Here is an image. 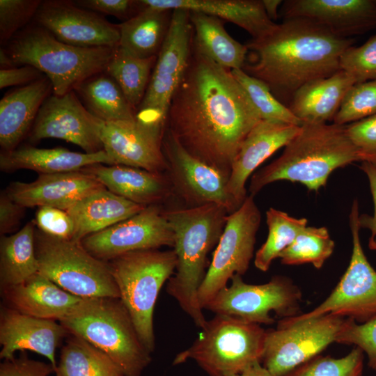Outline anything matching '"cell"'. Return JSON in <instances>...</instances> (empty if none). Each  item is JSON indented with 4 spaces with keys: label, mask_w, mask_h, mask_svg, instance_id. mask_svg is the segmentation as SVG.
Masks as SVG:
<instances>
[{
    "label": "cell",
    "mask_w": 376,
    "mask_h": 376,
    "mask_svg": "<svg viewBox=\"0 0 376 376\" xmlns=\"http://www.w3.org/2000/svg\"><path fill=\"white\" fill-rule=\"evenodd\" d=\"M262 120L230 70L193 47L166 129L190 155L230 174L242 143Z\"/></svg>",
    "instance_id": "1"
},
{
    "label": "cell",
    "mask_w": 376,
    "mask_h": 376,
    "mask_svg": "<svg viewBox=\"0 0 376 376\" xmlns=\"http://www.w3.org/2000/svg\"><path fill=\"white\" fill-rule=\"evenodd\" d=\"M352 44L313 21L286 19L267 36L246 44L242 70L265 83L283 104L306 84L340 70V57Z\"/></svg>",
    "instance_id": "2"
},
{
    "label": "cell",
    "mask_w": 376,
    "mask_h": 376,
    "mask_svg": "<svg viewBox=\"0 0 376 376\" xmlns=\"http://www.w3.org/2000/svg\"><path fill=\"white\" fill-rule=\"evenodd\" d=\"M174 234L177 265L169 279L166 292L202 329L207 323L198 300V292L207 271V255L218 244L229 214L223 206L210 203L164 210Z\"/></svg>",
    "instance_id": "3"
},
{
    "label": "cell",
    "mask_w": 376,
    "mask_h": 376,
    "mask_svg": "<svg viewBox=\"0 0 376 376\" xmlns=\"http://www.w3.org/2000/svg\"><path fill=\"white\" fill-rule=\"evenodd\" d=\"M362 159L345 125L305 123L281 155L253 175L250 195L254 196L265 186L279 180L299 182L317 191L326 185L334 171Z\"/></svg>",
    "instance_id": "4"
},
{
    "label": "cell",
    "mask_w": 376,
    "mask_h": 376,
    "mask_svg": "<svg viewBox=\"0 0 376 376\" xmlns=\"http://www.w3.org/2000/svg\"><path fill=\"white\" fill-rule=\"evenodd\" d=\"M58 322L107 354L126 376H141L152 361L120 298L82 299Z\"/></svg>",
    "instance_id": "5"
},
{
    "label": "cell",
    "mask_w": 376,
    "mask_h": 376,
    "mask_svg": "<svg viewBox=\"0 0 376 376\" xmlns=\"http://www.w3.org/2000/svg\"><path fill=\"white\" fill-rule=\"evenodd\" d=\"M4 49L15 67L37 68L51 81L52 93L63 95L86 79L104 71L116 48L70 45L35 24L15 34Z\"/></svg>",
    "instance_id": "6"
},
{
    "label": "cell",
    "mask_w": 376,
    "mask_h": 376,
    "mask_svg": "<svg viewBox=\"0 0 376 376\" xmlns=\"http://www.w3.org/2000/svg\"><path fill=\"white\" fill-rule=\"evenodd\" d=\"M266 330L260 324L216 314L173 365L195 361L208 376H232L262 363Z\"/></svg>",
    "instance_id": "7"
},
{
    "label": "cell",
    "mask_w": 376,
    "mask_h": 376,
    "mask_svg": "<svg viewBox=\"0 0 376 376\" xmlns=\"http://www.w3.org/2000/svg\"><path fill=\"white\" fill-rule=\"evenodd\" d=\"M120 299L127 309L146 347H155L153 315L159 292L177 265L173 249L139 250L108 261Z\"/></svg>",
    "instance_id": "8"
},
{
    "label": "cell",
    "mask_w": 376,
    "mask_h": 376,
    "mask_svg": "<svg viewBox=\"0 0 376 376\" xmlns=\"http://www.w3.org/2000/svg\"><path fill=\"white\" fill-rule=\"evenodd\" d=\"M38 272L81 298L115 297L120 293L108 262L91 255L80 242L35 230Z\"/></svg>",
    "instance_id": "9"
},
{
    "label": "cell",
    "mask_w": 376,
    "mask_h": 376,
    "mask_svg": "<svg viewBox=\"0 0 376 376\" xmlns=\"http://www.w3.org/2000/svg\"><path fill=\"white\" fill-rule=\"evenodd\" d=\"M192 31L189 11L173 10L146 94L136 109L137 120L166 126L171 101L189 65Z\"/></svg>",
    "instance_id": "10"
},
{
    "label": "cell",
    "mask_w": 376,
    "mask_h": 376,
    "mask_svg": "<svg viewBox=\"0 0 376 376\" xmlns=\"http://www.w3.org/2000/svg\"><path fill=\"white\" fill-rule=\"evenodd\" d=\"M345 320L333 314L281 319L276 329L266 331L262 365L274 376H285L336 342Z\"/></svg>",
    "instance_id": "11"
},
{
    "label": "cell",
    "mask_w": 376,
    "mask_h": 376,
    "mask_svg": "<svg viewBox=\"0 0 376 376\" xmlns=\"http://www.w3.org/2000/svg\"><path fill=\"white\" fill-rule=\"evenodd\" d=\"M253 196H247L241 206L227 217L212 259L198 292L203 310L235 274L243 275L253 256L256 237L261 214Z\"/></svg>",
    "instance_id": "12"
},
{
    "label": "cell",
    "mask_w": 376,
    "mask_h": 376,
    "mask_svg": "<svg viewBox=\"0 0 376 376\" xmlns=\"http://www.w3.org/2000/svg\"><path fill=\"white\" fill-rule=\"evenodd\" d=\"M230 281L204 309L260 325L274 322L272 311L283 319L296 316L299 310L301 290L287 277L276 276L266 283L253 285L235 274Z\"/></svg>",
    "instance_id": "13"
},
{
    "label": "cell",
    "mask_w": 376,
    "mask_h": 376,
    "mask_svg": "<svg viewBox=\"0 0 376 376\" xmlns=\"http://www.w3.org/2000/svg\"><path fill=\"white\" fill-rule=\"evenodd\" d=\"M359 215L358 201L354 199L350 214L352 252L348 267L338 285L315 308L288 318L300 320L333 314L364 323L376 317V271L361 246Z\"/></svg>",
    "instance_id": "14"
},
{
    "label": "cell",
    "mask_w": 376,
    "mask_h": 376,
    "mask_svg": "<svg viewBox=\"0 0 376 376\" xmlns=\"http://www.w3.org/2000/svg\"><path fill=\"white\" fill-rule=\"evenodd\" d=\"M162 150L173 193L187 207L215 203L229 214L239 208L228 191L230 175L190 155L166 129Z\"/></svg>",
    "instance_id": "15"
},
{
    "label": "cell",
    "mask_w": 376,
    "mask_h": 376,
    "mask_svg": "<svg viewBox=\"0 0 376 376\" xmlns=\"http://www.w3.org/2000/svg\"><path fill=\"white\" fill-rule=\"evenodd\" d=\"M164 210L162 205L147 206L80 242L91 255L106 262L134 251L173 247L174 234Z\"/></svg>",
    "instance_id": "16"
},
{
    "label": "cell",
    "mask_w": 376,
    "mask_h": 376,
    "mask_svg": "<svg viewBox=\"0 0 376 376\" xmlns=\"http://www.w3.org/2000/svg\"><path fill=\"white\" fill-rule=\"evenodd\" d=\"M102 123L86 109L74 91L63 95L52 93L42 104L28 136L31 143L63 139L92 154L104 150Z\"/></svg>",
    "instance_id": "17"
},
{
    "label": "cell",
    "mask_w": 376,
    "mask_h": 376,
    "mask_svg": "<svg viewBox=\"0 0 376 376\" xmlns=\"http://www.w3.org/2000/svg\"><path fill=\"white\" fill-rule=\"evenodd\" d=\"M33 19L57 40L70 45L115 49L119 45L118 24L77 6L73 1H42Z\"/></svg>",
    "instance_id": "18"
},
{
    "label": "cell",
    "mask_w": 376,
    "mask_h": 376,
    "mask_svg": "<svg viewBox=\"0 0 376 376\" xmlns=\"http://www.w3.org/2000/svg\"><path fill=\"white\" fill-rule=\"evenodd\" d=\"M166 126L136 119L134 122L102 123L104 150L114 165L166 173L167 163L162 150Z\"/></svg>",
    "instance_id": "19"
},
{
    "label": "cell",
    "mask_w": 376,
    "mask_h": 376,
    "mask_svg": "<svg viewBox=\"0 0 376 376\" xmlns=\"http://www.w3.org/2000/svg\"><path fill=\"white\" fill-rule=\"evenodd\" d=\"M281 15L313 21L345 38L376 27L375 0H290L283 3Z\"/></svg>",
    "instance_id": "20"
},
{
    "label": "cell",
    "mask_w": 376,
    "mask_h": 376,
    "mask_svg": "<svg viewBox=\"0 0 376 376\" xmlns=\"http://www.w3.org/2000/svg\"><path fill=\"white\" fill-rule=\"evenodd\" d=\"M69 334L56 320L33 317L7 306L0 310V358L15 357L17 351L29 350L46 357L55 370L56 350Z\"/></svg>",
    "instance_id": "21"
},
{
    "label": "cell",
    "mask_w": 376,
    "mask_h": 376,
    "mask_svg": "<svg viewBox=\"0 0 376 376\" xmlns=\"http://www.w3.org/2000/svg\"><path fill=\"white\" fill-rule=\"evenodd\" d=\"M103 188L94 176L78 171L39 174L31 182H12L5 190L12 200L26 208L47 206L67 210Z\"/></svg>",
    "instance_id": "22"
},
{
    "label": "cell",
    "mask_w": 376,
    "mask_h": 376,
    "mask_svg": "<svg viewBox=\"0 0 376 376\" xmlns=\"http://www.w3.org/2000/svg\"><path fill=\"white\" fill-rule=\"evenodd\" d=\"M301 126L261 120L247 134L232 163L228 191L240 207L246 198L245 185L251 173L265 160L285 147L300 131Z\"/></svg>",
    "instance_id": "23"
},
{
    "label": "cell",
    "mask_w": 376,
    "mask_h": 376,
    "mask_svg": "<svg viewBox=\"0 0 376 376\" xmlns=\"http://www.w3.org/2000/svg\"><path fill=\"white\" fill-rule=\"evenodd\" d=\"M81 171L94 176L112 193L143 206L161 205L174 194L166 172L104 164H93Z\"/></svg>",
    "instance_id": "24"
},
{
    "label": "cell",
    "mask_w": 376,
    "mask_h": 376,
    "mask_svg": "<svg viewBox=\"0 0 376 376\" xmlns=\"http://www.w3.org/2000/svg\"><path fill=\"white\" fill-rule=\"evenodd\" d=\"M138 3L155 10L184 9L232 22L246 31L252 39L269 34L277 26L267 15L262 0H140Z\"/></svg>",
    "instance_id": "25"
},
{
    "label": "cell",
    "mask_w": 376,
    "mask_h": 376,
    "mask_svg": "<svg viewBox=\"0 0 376 376\" xmlns=\"http://www.w3.org/2000/svg\"><path fill=\"white\" fill-rule=\"evenodd\" d=\"M52 85L44 75L6 93L0 101V146L2 151L17 148L29 134L38 111L52 94Z\"/></svg>",
    "instance_id": "26"
},
{
    "label": "cell",
    "mask_w": 376,
    "mask_h": 376,
    "mask_svg": "<svg viewBox=\"0 0 376 376\" xmlns=\"http://www.w3.org/2000/svg\"><path fill=\"white\" fill-rule=\"evenodd\" d=\"M1 291L6 306L33 317L56 321L84 299L64 290L39 272Z\"/></svg>",
    "instance_id": "27"
},
{
    "label": "cell",
    "mask_w": 376,
    "mask_h": 376,
    "mask_svg": "<svg viewBox=\"0 0 376 376\" xmlns=\"http://www.w3.org/2000/svg\"><path fill=\"white\" fill-rule=\"evenodd\" d=\"M95 164L114 165L104 150L88 154L61 147L38 148L24 146L0 154V169L3 172L29 169L40 174H52L78 171Z\"/></svg>",
    "instance_id": "28"
},
{
    "label": "cell",
    "mask_w": 376,
    "mask_h": 376,
    "mask_svg": "<svg viewBox=\"0 0 376 376\" xmlns=\"http://www.w3.org/2000/svg\"><path fill=\"white\" fill-rule=\"evenodd\" d=\"M356 80L340 70L332 75L310 81L293 95L288 107L302 123L334 120L340 104Z\"/></svg>",
    "instance_id": "29"
},
{
    "label": "cell",
    "mask_w": 376,
    "mask_h": 376,
    "mask_svg": "<svg viewBox=\"0 0 376 376\" xmlns=\"http://www.w3.org/2000/svg\"><path fill=\"white\" fill-rule=\"evenodd\" d=\"M147 206L136 204L106 188L97 190L66 210L75 225L72 240L106 229L141 212Z\"/></svg>",
    "instance_id": "30"
},
{
    "label": "cell",
    "mask_w": 376,
    "mask_h": 376,
    "mask_svg": "<svg viewBox=\"0 0 376 376\" xmlns=\"http://www.w3.org/2000/svg\"><path fill=\"white\" fill-rule=\"evenodd\" d=\"M139 12L118 24V48L141 58L157 56L170 25L172 10H155L140 6Z\"/></svg>",
    "instance_id": "31"
},
{
    "label": "cell",
    "mask_w": 376,
    "mask_h": 376,
    "mask_svg": "<svg viewBox=\"0 0 376 376\" xmlns=\"http://www.w3.org/2000/svg\"><path fill=\"white\" fill-rule=\"evenodd\" d=\"M189 17L194 31V49L225 68H243L248 49L228 34L224 20L194 11H189Z\"/></svg>",
    "instance_id": "32"
},
{
    "label": "cell",
    "mask_w": 376,
    "mask_h": 376,
    "mask_svg": "<svg viewBox=\"0 0 376 376\" xmlns=\"http://www.w3.org/2000/svg\"><path fill=\"white\" fill-rule=\"evenodd\" d=\"M73 91L86 109L104 123L134 122L136 119V109L105 71L82 81Z\"/></svg>",
    "instance_id": "33"
},
{
    "label": "cell",
    "mask_w": 376,
    "mask_h": 376,
    "mask_svg": "<svg viewBox=\"0 0 376 376\" xmlns=\"http://www.w3.org/2000/svg\"><path fill=\"white\" fill-rule=\"evenodd\" d=\"M35 220L0 238L1 290L19 284L38 272L35 251Z\"/></svg>",
    "instance_id": "34"
},
{
    "label": "cell",
    "mask_w": 376,
    "mask_h": 376,
    "mask_svg": "<svg viewBox=\"0 0 376 376\" xmlns=\"http://www.w3.org/2000/svg\"><path fill=\"white\" fill-rule=\"evenodd\" d=\"M69 334L61 350L56 376H126L101 350L84 339Z\"/></svg>",
    "instance_id": "35"
},
{
    "label": "cell",
    "mask_w": 376,
    "mask_h": 376,
    "mask_svg": "<svg viewBox=\"0 0 376 376\" xmlns=\"http://www.w3.org/2000/svg\"><path fill=\"white\" fill-rule=\"evenodd\" d=\"M157 58H137L116 47L105 68L136 111L146 94Z\"/></svg>",
    "instance_id": "36"
},
{
    "label": "cell",
    "mask_w": 376,
    "mask_h": 376,
    "mask_svg": "<svg viewBox=\"0 0 376 376\" xmlns=\"http://www.w3.org/2000/svg\"><path fill=\"white\" fill-rule=\"evenodd\" d=\"M268 236L256 251L254 265L262 272H267L272 261L289 246L298 234L307 226L306 218L297 219L286 212L270 207L266 212Z\"/></svg>",
    "instance_id": "37"
},
{
    "label": "cell",
    "mask_w": 376,
    "mask_h": 376,
    "mask_svg": "<svg viewBox=\"0 0 376 376\" xmlns=\"http://www.w3.org/2000/svg\"><path fill=\"white\" fill-rule=\"evenodd\" d=\"M334 246L326 227L306 226L279 258L284 265L311 263L320 269L332 254Z\"/></svg>",
    "instance_id": "38"
},
{
    "label": "cell",
    "mask_w": 376,
    "mask_h": 376,
    "mask_svg": "<svg viewBox=\"0 0 376 376\" xmlns=\"http://www.w3.org/2000/svg\"><path fill=\"white\" fill-rule=\"evenodd\" d=\"M231 72L246 93L262 120L302 125V123L290 109L272 94L265 83L248 75L242 69L233 70Z\"/></svg>",
    "instance_id": "39"
},
{
    "label": "cell",
    "mask_w": 376,
    "mask_h": 376,
    "mask_svg": "<svg viewBox=\"0 0 376 376\" xmlns=\"http://www.w3.org/2000/svg\"><path fill=\"white\" fill-rule=\"evenodd\" d=\"M364 353L357 347L341 358L318 355L285 376H363Z\"/></svg>",
    "instance_id": "40"
},
{
    "label": "cell",
    "mask_w": 376,
    "mask_h": 376,
    "mask_svg": "<svg viewBox=\"0 0 376 376\" xmlns=\"http://www.w3.org/2000/svg\"><path fill=\"white\" fill-rule=\"evenodd\" d=\"M376 114V79L354 84L346 93L334 123L346 125Z\"/></svg>",
    "instance_id": "41"
},
{
    "label": "cell",
    "mask_w": 376,
    "mask_h": 376,
    "mask_svg": "<svg viewBox=\"0 0 376 376\" xmlns=\"http://www.w3.org/2000/svg\"><path fill=\"white\" fill-rule=\"evenodd\" d=\"M41 0H0V42L7 44L33 19Z\"/></svg>",
    "instance_id": "42"
},
{
    "label": "cell",
    "mask_w": 376,
    "mask_h": 376,
    "mask_svg": "<svg viewBox=\"0 0 376 376\" xmlns=\"http://www.w3.org/2000/svg\"><path fill=\"white\" fill-rule=\"evenodd\" d=\"M340 68L357 83L376 79V34L361 46L348 47L340 57Z\"/></svg>",
    "instance_id": "43"
},
{
    "label": "cell",
    "mask_w": 376,
    "mask_h": 376,
    "mask_svg": "<svg viewBox=\"0 0 376 376\" xmlns=\"http://www.w3.org/2000/svg\"><path fill=\"white\" fill-rule=\"evenodd\" d=\"M336 342L361 349L368 357L369 366L376 370V317L364 323L346 318Z\"/></svg>",
    "instance_id": "44"
},
{
    "label": "cell",
    "mask_w": 376,
    "mask_h": 376,
    "mask_svg": "<svg viewBox=\"0 0 376 376\" xmlns=\"http://www.w3.org/2000/svg\"><path fill=\"white\" fill-rule=\"evenodd\" d=\"M345 129L362 162L376 164V114L346 125Z\"/></svg>",
    "instance_id": "45"
},
{
    "label": "cell",
    "mask_w": 376,
    "mask_h": 376,
    "mask_svg": "<svg viewBox=\"0 0 376 376\" xmlns=\"http://www.w3.org/2000/svg\"><path fill=\"white\" fill-rule=\"evenodd\" d=\"M35 222L40 231L52 237L72 240L75 234L73 221L66 210L53 207H39Z\"/></svg>",
    "instance_id": "46"
},
{
    "label": "cell",
    "mask_w": 376,
    "mask_h": 376,
    "mask_svg": "<svg viewBox=\"0 0 376 376\" xmlns=\"http://www.w3.org/2000/svg\"><path fill=\"white\" fill-rule=\"evenodd\" d=\"M52 373L55 369L52 363L31 359L24 352L0 364V376H50Z\"/></svg>",
    "instance_id": "47"
},
{
    "label": "cell",
    "mask_w": 376,
    "mask_h": 376,
    "mask_svg": "<svg viewBox=\"0 0 376 376\" xmlns=\"http://www.w3.org/2000/svg\"><path fill=\"white\" fill-rule=\"evenodd\" d=\"M75 4L101 15H108L125 21L138 12L136 1L130 0H77ZM124 21V22H125Z\"/></svg>",
    "instance_id": "48"
},
{
    "label": "cell",
    "mask_w": 376,
    "mask_h": 376,
    "mask_svg": "<svg viewBox=\"0 0 376 376\" xmlns=\"http://www.w3.org/2000/svg\"><path fill=\"white\" fill-rule=\"evenodd\" d=\"M26 207L12 200L3 190L0 194V234L6 235L17 230L25 216Z\"/></svg>",
    "instance_id": "49"
},
{
    "label": "cell",
    "mask_w": 376,
    "mask_h": 376,
    "mask_svg": "<svg viewBox=\"0 0 376 376\" xmlns=\"http://www.w3.org/2000/svg\"><path fill=\"white\" fill-rule=\"evenodd\" d=\"M361 170L366 174L372 195L374 211L372 215L362 214L359 215L360 228H367L370 231L368 247L370 250H376V166L370 162H362Z\"/></svg>",
    "instance_id": "50"
},
{
    "label": "cell",
    "mask_w": 376,
    "mask_h": 376,
    "mask_svg": "<svg viewBox=\"0 0 376 376\" xmlns=\"http://www.w3.org/2000/svg\"><path fill=\"white\" fill-rule=\"evenodd\" d=\"M44 75L37 68L31 65H22L0 70V88L9 86L27 85Z\"/></svg>",
    "instance_id": "51"
},
{
    "label": "cell",
    "mask_w": 376,
    "mask_h": 376,
    "mask_svg": "<svg viewBox=\"0 0 376 376\" xmlns=\"http://www.w3.org/2000/svg\"><path fill=\"white\" fill-rule=\"evenodd\" d=\"M232 376H274L261 363H256L242 372Z\"/></svg>",
    "instance_id": "52"
},
{
    "label": "cell",
    "mask_w": 376,
    "mask_h": 376,
    "mask_svg": "<svg viewBox=\"0 0 376 376\" xmlns=\"http://www.w3.org/2000/svg\"><path fill=\"white\" fill-rule=\"evenodd\" d=\"M263 5L268 17L273 22L278 17V8L283 3L281 0H262Z\"/></svg>",
    "instance_id": "53"
},
{
    "label": "cell",
    "mask_w": 376,
    "mask_h": 376,
    "mask_svg": "<svg viewBox=\"0 0 376 376\" xmlns=\"http://www.w3.org/2000/svg\"><path fill=\"white\" fill-rule=\"evenodd\" d=\"M0 64L3 68L15 67L11 58L3 47L0 49Z\"/></svg>",
    "instance_id": "54"
},
{
    "label": "cell",
    "mask_w": 376,
    "mask_h": 376,
    "mask_svg": "<svg viewBox=\"0 0 376 376\" xmlns=\"http://www.w3.org/2000/svg\"><path fill=\"white\" fill-rule=\"evenodd\" d=\"M375 3H376V0H375Z\"/></svg>",
    "instance_id": "55"
},
{
    "label": "cell",
    "mask_w": 376,
    "mask_h": 376,
    "mask_svg": "<svg viewBox=\"0 0 376 376\" xmlns=\"http://www.w3.org/2000/svg\"><path fill=\"white\" fill-rule=\"evenodd\" d=\"M376 166V164H374Z\"/></svg>",
    "instance_id": "56"
}]
</instances>
